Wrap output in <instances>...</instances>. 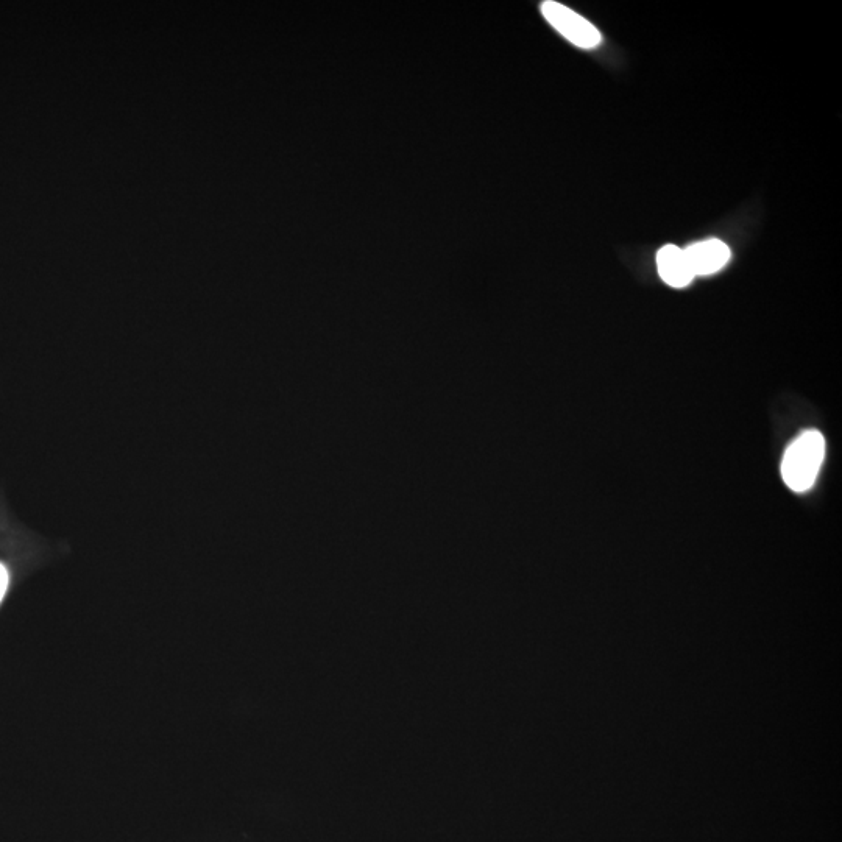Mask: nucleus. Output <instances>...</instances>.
I'll list each match as a JSON object with an SVG mask.
<instances>
[{"label": "nucleus", "mask_w": 842, "mask_h": 842, "mask_svg": "<svg viewBox=\"0 0 842 842\" xmlns=\"http://www.w3.org/2000/svg\"><path fill=\"white\" fill-rule=\"evenodd\" d=\"M8 588V571L7 568L0 563V601L4 599L5 593H7Z\"/></svg>", "instance_id": "5"}, {"label": "nucleus", "mask_w": 842, "mask_h": 842, "mask_svg": "<svg viewBox=\"0 0 842 842\" xmlns=\"http://www.w3.org/2000/svg\"><path fill=\"white\" fill-rule=\"evenodd\" d=\"M542 13L546 21L574 46L593 49L601 43V33L587 19L557 2H543Z\"/></svg>", "instance_id": "2"}, {"label": "nucleus", "mask_w": 842, "mask_h": 842, "mask_svg": "<svg viewBox=\"0 0 842 842\" xmlns=\"http://www.w3.org/2000/svg\"><path fill=\"white\" fill-rule=\"evenodd\" d=\"M694 276H707L718 272L730 259V250L718 239L696 242L685 250Z\"/></svg>", "instance_id": "3"}, {"label": "nucleus", "mask_w": 842, "mask_h": 842, "mask_svg": "<svg viewBox=\"0 0 842 842\" xmlns=\"http://www.w3.org/2000/svg\"><path fill=\"white\" fill-rule=\"evenodd\" d=\"M657 267L662 280L671 287H685L693 281L694 275L685 250L676 245H665L657 253Z\"/></svg>", "instance_id": "4"}, {"label": "nucleus", "mask_w": 842, "mask_h": 842, "mask_svg": "<svg viewBox=\"0 0 842 842\" xmlns=\"http://www.w3.org/2000/svg\"><path fill=\"white\" fill-rule=\"evenodd\" d=\"M824 457V436L819 431H805L788 446L783 456V481L793 492H808L818 478Z\"/></svg>", "instance_id": "1"}]
</instances>
